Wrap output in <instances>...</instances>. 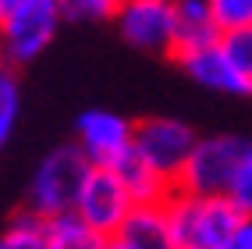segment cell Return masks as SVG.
<instances>
[{
    "label": "cell",
    "instance_id": "14",
    "mask_svg": "<svg viewBox=\"0 0 252 249\" xmlns=\"http://www.w3.org/2000/svg\"><path fill=\"white\" fill-rule=\"evenodd\" d=\"M0 249H46V242H43V217L32 213L29 207H22L7 221V228L0 231Z\"/></svg>",
    "mask_w": 252,
    "mask_h": 249
},
{
    "label": "cell",
    "instance_id": "5",
    "mask_svg": "<svg viewBox=\"0 0 252 249\" xmlns=\"http://www.w3.org/2000/svg\"><path fill=\"white\" fill-rule=\"evenodd\" d=\"M195 139L199 136L178 118H142L131 128V149L171 185H178V175L189 160Z\"/></svg>",
    "mask_w": 252,
    "mask_h": 249
},
{
    "label": "cell",
    "instance_id": "16",
    "mask_svg": "<svg viewBox=\"0 0 252 249\" xmlns=\"http://www.w3.org/2000/svg\"><path fill=\"white\" fill-rule=\"evenodd\" d=\"M220 46H224V54L231 57L234 68H238V71L252 82V25L220 32Z\"/></svg>",
    "mask_w": 252,
    "mask_h": 249
},
{
    "label": "cell",
    "instance_id": "8",
    "mask_svg": "<svg viewBox=\"0 0 252 249\" xmlns=\"http://www.w3.org/2000/svg\"><path fill=\"white\" fill-rule=\"evenodd\" d=\"M131 128H135V121H128L114 110H86L75 125V142L89 157V164L114 168L131 149Z\"/></svg>",
    "mask_w": 252,
    "mask_h": 249
},
{
    "label": "cell",
    "instance_id": "21",
    "mask_svg": "<svg viewBox=\"0 0 252 249\" xmlns=\"http://www.w3.org/2000/svg\"><path fill=\"white\" fill-rule=\"evenodd\" d=\"M22 4V0H0V18H4V14L7 11H14V7H18Z\"/></svg>",
    "mask_w": 252,
    "mask_h": 249
},
{
    "label": "cell",
    "instance_id": "13",
    "mask_svg": "<svg viewBox=\"0 0 252 249\" xmlns=\"http://www.w3.org/2000/svg\"><path fill=\"white\" fill-rule=\"evenodd\" d=\"M110 235H99V231L78 217L75 210L54 213V217H43V242L46 249H103Z\"/></svg>",
    "mask_w": 252,
    "mask_h": 249
},
{
    "label": "cell",
    "instance_id": "18",
    "mask_svg": "<svg viewBox=\"0 0 252 249\" xmlns=\"http://www.w3.org/2000/svg\"><path fill=\"white\" fill-rule=\"evenodd\" d=\"M117 0H61L64 22H114Z\"/></svg>",
    "mask_w": 252,
    "mask_h": 249
},
{
    "label": "cell",
    "instance_id": "1",
    "mask_svg": "<svg viewBox=\"0 0 252 249\" xmlns=\"http://www.w3.org/2000/svg\"><path fill=\"white\" fill-rule=\"evenodd\" d=\"M163 213L178 249H217L231 235V228L242 221V210L234 207L227 192L199 196V192L174 189L163 199Z\"/></svg>",
    "mask_w": 252,
    "mask_h": 249
},
{
    "label": "cell",
    "instance_id": "22",
    "mask_svg": "<svg viewBox=\"0 0 252 249\" xmlns=\"http://www.w3.org/2000/svg\"><path fill=\"white\" fill-rule=\"evenodd\" d=\"M103 249H125V246H121V242H117V239H114V235H110V239H107V242H103Z\"/></svg>",
    "mask_w": 252,
    "mask_h": 249
},
{
    "label": "cell",
    "instance_id": "12",
    "mask_svg": "<svg viewBox=\"0 0 252 249\" xmlns=\"http://www.w3.org/2000/svg\"><path fill=\"white\" fill-rule=\"evenodd\" d=\"M114 171H117V178L125 181L131 203H163V199L174 192L171 181H167L160 171L149 168V164L135 153V149H128V153L114 164Z\"/></svg>",
    "mask_w": 252,
    "mask_h": 249
},
{
    "label": "cell",
    "instance_id": "6",
    "mask_svg": "<svg viewBox=\"0 0 252 249\" xmlns=\"http://www.w3.org/2000/svg\"><path fill=\"white\" fill-rule=\"evenodd\" d=\"M131 196L125 189V181L117 178L114 168L103 164H93L86 181H82V192L75 199V213L86 217L99 235H117V228L125 224V217L131 213Z\"/></svg>",
    "mask_w": 252,
    "mask_h": 249
},
{
    "label": "cell",
    "instance_id": "7",
    "mask_svg": "<svg viewBox=\"0 0 252 249\" xmlns=\"http://www.w3.org/2000/svg\"><path fill=\"white\" fill-rule=\"evenodd\" d=\"M114 25L121 39L135 50L149 54H167L174 50V14L171 0H117Z\"/></svg>",
    "mask_w": 252,
    "mask_h": 249
},
{
    "label": "cell",
    "instance_id": "17",
    "mask_svg": "<svg viewBox=\"0 0 252 249\" xmlns=\"http://www.w3.org/2000/svg\"><path fill=\"white\" fill-rule=\"evenodd\" d=\"M227 196L234 199V207H238L242 213H252V142H245L242 157H238V168H234V175H231Z\"/></svg>",
    "mask_w": 252,
    "mask_h": 249
},
{
    "label": "cell",
    "instance_id": "20",
    "mask_svg": "<svg viewBox=\"0 0 252 249\" xmlns=\"http://www.w3.org/2000/svg\"><path fill=\"white\" fill-rule=\"evenodd\" d=\"M217 249H252V213H242V221L231 228V235Z\"/></svg>",
    "mask_w": 252,
    "mask_h": 249
},
{
    "label": "cell",
    "instance_id": "4",
    "mask_svg": "<svg viewBox=\"0 0 252 249\" xmlns=\"http://www.w3.org/2000/svg\"><path fill=\"white\" fill-rule=\"evenodd\" d=\"M249 139L242 136H206V139H195L189 160L178 175V185L185 192H199V196H217V192H227L231 185V175L238 168V157L245 149Z\"/></svg>",
    "mask_w": 252,
    "mask_h": 249
},
{
    "label": "cell",
    "instance_id": "15",
    "mask_svg": "<svg viewBox=\"0 0 252 249\" xmlns=\"http://www.w3.org/2000/svg\"><path fill=\"white\" fill-rule=\"evenodd\" d=\"M18 114H22V86H18L14 68L4 64L0 68V149L11 139L14 125H18Z\"/></svg>",
    "mask_w": 252,
    "mask_h": 249
},
{
    "label": "cell",
    "instance_id": "2",
    "mask_svg": "<svg viewBox=\"0 0 252 249\" xmlns=\"http://www.w3.org/2000/svg\"><path fill=\"white\" fill-rule=\"evenodd\" d=\"M89 157L78 149V142H64L39 160V168L32 171L25 207L39 217H54V213L75 210V199L82 192V181L89 175Z\"/></svg>",
    "mask_w": 252,
    "mask_h": 249
},
{
    "label": "cell",
    "instance_id": "11",
    "mask_svg": "<svg viewBox=\"0 0 252 249\" xmlns=\"http://www.w3.org/2000/svg\"><path fill=\"white\" fill-rule=\"evenodd\" d=\"M171 14H174V50H171V57L220 39V25L213 18L210 0H171Z\"/></svg>",
    "mask_w": 252,
    "mask_h": 249
},
{
    "label": "cell",
    "instance_id": "19",
    "mask_svg": "<svg viewBox=\"0 0 252 249\" xmlns=\"http://www.w3.org/2000/svg\"><path fill=\"white\" fill-rule=\"evenodd\" d=\"M210 7H213V18L220 25V32L252 25V0H210Z\"/></svg>",
    "mask_w": 252,
    "mask_h": 249
},
{
    "label": "cell",
    "instance_id": "3",
    "mask_svg": "<svg viewBox=\"0 0 252 249\" xmlns=\"http://www.w3.org/2000/svg\"><path fill=\"white\" fill-rule=\"evenodd\" d=\"M64 22L61 0H22L14 11L0 18V50L11 68L32 64L43 50L54 43Z\"/></svg>",
    "mask_w": 252,
    "mask_h": 249
},
{
    "label": "cell",
    "instance_id": "10",
    "mask_svg": "<svg viewBox=\"0 0 252 249\" xmlns=\"http://www.w3.org/2000/svg\"><path fill=\"white\" fill-rule=\"evenodd\" d=\"M114 239L125 249H178L171 224H167V213H163V203H135Z\"/></svg>",
    "mask_w": 252,
    "mask_h": 249
},
{
    "label": "cell",
    "instance_id": "9",
    "mask_svg": "<svg viewBox=\"0 0 252 249\" xmlns=\"http://www.w3.org/2000/svg\"><path fill=\"white\" fill-rule=\"evenodd\" d=\"M185 71H189L192 82L206 86L213 93H227V96H252V82L231 64V57L224 54L220 39L206 43V46H195V50H185V54L174 57Z\"/></svg>",
    "mask_w": 252,
    "mask_h": 249
},
{
    "label": "cell",
    "instance_id": "23",
    "mask_svg": "<svg viewBox=\"0 0 252 249\" xmlns=\"http://www.w3.org/2000/svg\"><path fill=\"white\" fill-rule=\"evenodd\" d=\"M4 64H7V61H4V50H0V68H4Z\"/></svg>",
    "mask_w": 252,
    "mask_h": 249
}]
</instances>
